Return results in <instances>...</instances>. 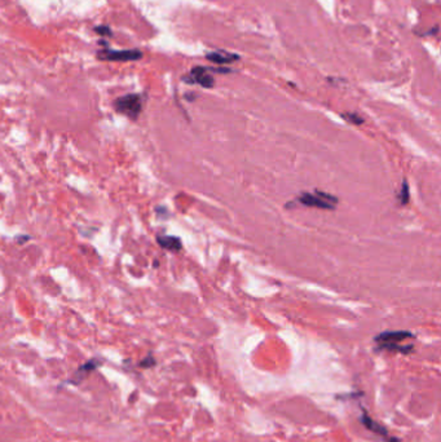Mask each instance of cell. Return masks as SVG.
I'll return each instance as SVG.
<instances>
[{"label":"cell","instance_id":"6da1fadb","mask_svg":"<svg viewBox=\"0 0 441 442\" xmlns=\"http://www.w3.org/2000/svg\"><path fill=\"white\" fill-rule=\"evenodd\" d=\"M412 338H414V335L410 331H385L375 336L374 342L377 343L379 351L399 352L408 355L413 351V345H403L401 343Z\"/></svg>","mask_w":441,"mask_h":442},{"label":"cell","instance_id":"7a4b0ae2","mask_svg":"<svg viewBox=\"0 0 441 442\" xmlns=\"http://www.w3.org/2000/svg\"><path fill=\"white\" fill-rule=\"evenodd\" d=\"M144 107V96L139 93H128L120 96L114 101V109L129 119L136 120Z\"/></svg>","mask_w":441,"mask_h":442},{"label":"cell","instance_id":"3957f363","mask_svg":"<svg viewBox=\"0 0 441 442\" xmlns=\"http://www.w3.org/2000/svg\"><path fill=\"white\" fill-rule=\"evenodd\" d=\"M295 202L303 204V206H307V207H316L321 208V210H335L338 198L329 194V193H325V191L315 190L313 193L304 191V193L300 194L298 199H295Z\"/></svg>","mask_w":441,"mask_h":442},{"label":"cell","instance_id":"277c9868","mask_svg":"<svg viewBox=\"0 0 441 442\" xmlns=\"http://www.w3.org/2000/svg\"><path fill=\"white\" fill-rule=\"evenodd\" d=\"M142 52L140 49H120L113 50L109 48H102L97 52V58L101 61H110V62H129V61H139L142 58Z\"/></svg>","mask_w":441,"mask_h":442},{"label":"cell","instance_id":"5b68a950","mask_svg":"<svg viewBox=\"0 0 441 442\" xmlns=\"http://www.w3.org/2000/svg\"><path fill=\"white\" fill-rule=\"evenodd\" d=\"M183 80L189 84H199L203 88H212L215 85L214 76L210 74V67L203 66L193 67L188 75L183 76Z\"/></svg>","mask_w":441,"mask_h":442},{"label":"cell","instance_id":"8992f818","mask_svg":"<svg viewBox=\"0 0 441 442\" xmlns=\"http://www.w3.org/2000/svg\"><path fill=\"white\" fill-rule=\"evenodd\" d=\"M360 422H361V424L365 427L366 430H369L370 432H374L375 435H379V436H382L383 439L387 440V442H400V440L399 439H396V437H392L391 435L388 433V431L386 430L385 427L382 426V424H379V423H377L375 421H373L365 409H363V414H361V417H360Z\"/></svg>","mask_w":441,"mask_h":442},{"label":"cell","instance_id":"52a82bcc","mask_svg":"<svg viewBox=\"0 0 441 442\" xmlns=\"http://www.w3.org/2000/svg\"><path fill=\"white\" fill-rule=\"evenodd\" d=\"M206 58L214 63L224 65V63H230L234 62V61H238L240 60V56L236 53H232L229 50L219 49V50H212V52L206 54Z\"/></svg>","mask_w":441,"mask_h":442},{"label":"cell","instance_id":"ba28073f","mask_svg":"<svg viewBox=\"0 0 441 442\" xmlns=\"http://www.w3.org/2000/svg\"><path fill=\"white\" fill-rule=\"evenodd\" d=\"M157 242L158 245L161 246L162 248L167 250L171 252H177L183 248V243H181V239L179 237H175V235H167V234H159L157 235Z\"/></svg>","mask_w":441,"mask_h":442},{"label":"cell","instance_id":"9c48e42d","mask_svg":"<svg viewBox=\"0 0 441 442\" xmlns=\"http://www.w3.org/2000/svg\"><path fill=\"white\" fill-rule=\"evenodd\" d=\"M98 365H100V362H97V361H96V360L88 361L87 364H84V365H83V366L79 367L75 375H76V377H79V380H82L83 378H84L85 375H87V374H89V373H91V371H93V370H95V369H97Z\"/></svg>","mask_w":441,"mask_h":442},{"label":"cell","instance_id":"30bf717a","mask_svg":"<svg viewBox=\"0 0 441 442\" xmlns=\"http://www.w3.org/2000/svg\"><path fill=\"white\" fill-rule=\"evenodd\" d=\"M410 201V190H409V185H408V181L407 180H404L403 184H401V188H400V193H399V202L401 204H408Z\"/></svg>","mask_w":441,"mask_h":442},{"label":"cell","instance_id":"8fae6325","mask_svg":"<svg viewBox=\"0 0 441 442\" xmlns=\"http://www.w3.org/2000/svg\"><path fill=\"white\" fill-rule=\"evenodd\" d=\"M344 119L348 120L350 123L355 124V126H360V124H363L364 123V118L361 115H359L357 113H344L342 114Z\"/></svg>","mask_w":441,"mask_h":442},{"label":"cell","instance_id":"7c38bea8","mask_svg":"<svg viewBox=\"0 0 441 442\" xmlns=\"http://www.w3.org/2000/svg\"><path fill=\"white\" fill-rule=\"evenodd\" d=\"M95 32L96 34L101 35V36H104V38H107V36H111L113 35V31L110 30V27L106 25H100V26H96L95 28Z\"/></svg>","mask_w":441,"mask_h":442},{"label":"cell","instance_id":"4fadbf2b","mask_svg":"<svg viewBox=\"0 0 441 442\" xmlns=\"http://www.w3.org/2000/svg\"><path fill=\"white\" fill-rule=\"evenodd\" d=\"M154 365H155V360L153 358V356L151 355H149L145 360H142L141 362H140V366L146 367V369H149V367H151V366H154Z\"/></svg>","mask_w":441,"mask_h":442},{"label":"cell","instance_id":"5bb4252c","mask_svg":"<svg viewBox=\"0 0 441 442\" xmlns=\"http://www.w3.org/2000/svg\"><path fill=\"white\" fill-rule=\"evenodd\" d=\"M27 239H30V237H17V241H27Z\"/></svg>","mask_w":441,"mask_h":442}]
</instances>
